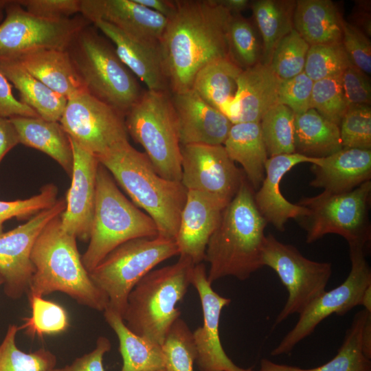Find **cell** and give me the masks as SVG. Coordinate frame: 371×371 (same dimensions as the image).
I'll return each instance as SVG.
<instances>
[{
	"label": "cell",
	"instance_id": "4316f807",
	"mask_svg": "<svg viewBox=\"0 0 371 371\" xmlns=\"http://www.w3.org/2000/svg\"><path fill=\"white\" fill-rule=\"evenodd\" d=\"M10 120L17 131L20 144L47 155L71 177L74 164L71 144L59 122L40 117L17 116Z\"/></svg>",
	"mask_w": 371,
	"mask_h": 371
},
{
	"label": "cell",
	"instance_id": "f35d334b",
	"mask_svg": "<svg viewBox=\"0 0 371 371\" xmlns=\"http://www.w3.org/2000/svg\"><path fill=\"white\" fill-rule=\"evenodd\" d=\"M230 59L243 69L261 62L262 52L252 24L240 14H232L227 32Z\"/></svg>",
	"mask_w": 371,
	"mask_h": 371
},
{
	"label": "cell",
	"instance_id": "e0dca14e",
	"mask_svg": "<svg viewBox=\"0 0 371 371\" xmlns=\"http://www.w3.org/2000/svg\"><path fill=\"white\" fill-rule=\"evenodd\" d=\"M191 284L199 294L203 317V325L192 333L195 361L200 371H254L237 366L223 348L219 335L220 317L231 300L214 291L202 262L194 266Z\"/></svg>",
	"mask_w": 371,
	"mask_h": 371
},
{
	"label": "cell",
	"instance_id": "d4e9b609",
	"mask_svg": "<svg viewBox=\"0 0 371 371\" xmlns=\"http://www.w3.org/2000/svg\"><path fill=\"white\" fill-rule=\"evenodd\" d=\"M93 25L111 41L120 59L145 83L147 89L170 93L159 45L137 41L104 21H96Z\"/></svg>",
	"mask_w": 371,
	"mask_h": 371
},
{
	"label": "cell",
	"instance_id": "74e56055",
	"mask_svg": "<svg viewBox=\"0 0 371 371\" xmlns=\"http://www.w3.org/2000/svg\"><path fill=\"white\" fill-rule=\"evenodd\" d=\"M28 300L32 315L23 318L19 329L32 337L62 333L69 326V318L65 309L60 304L43 297L30 296Z\"/></svg>",
	"mask_w": 371,
	"mask_h": 371
},
{
	"label": "cell",
	"instance_id": "2e32d148",
	"mask_svg": "<svg viewBox=\"0 0 371 371\" xmlns=\"http://www.w3.org/2000/svg\"><path fill=\"white\" fill-rule=\"evenodd\" d=\"M181 180L187 190L210 194L227 205L237 193L243 171L223 145H181Z\"/></svg>",
	"mask_w": 371,
	"mask_h": 371
},
{
	"label": "cell",
	"instance_id": "4dcf8cb0",
	"mask_svg": "<svg viewBox=\"0 0 371 371\" xmlns=\"http://www.w3.org/2000/svg\"><path fill=\"white\" fill-rule=\"evenodd\" d=\"M370 315L365 309L355 315L337 355L324 364L305 369L262 359L258 371H371V361L363 353L361 341L364 324Z\"/></svg>",
	"mask_w": 371,
	"mask_h": 371
},
{
	"label": "cell",
	"instance_id": "4fadbf2b",
	"mask_svg": "<svg viewBox=\"0 0 371 371\" xmlns=\"http://www.w3.org/2000/svg\"><path fill=\"white\" fill-rule=\"evenodd\" d=\"M364 247L349 245L351 268L347 278L333 289L325 291L299 314L294 327L271 350V355L290 353L324 319L332 314L344 315L361 304L364 291L371 285V269L365 257Z\"/></svg>",
	"mask_w": 371,
	"mask_h": 371
},
{
	"label": "cell",
	"instance_id": "11a10c76",
	"mask_svg": "<svg viewBox=\"0 0 371 371\" xmlns=\"http://www.w3.org/2000/svg\"><path fill=\"white\" fill-rule=\"evenodd\" d=\"M361 341L364 355L371 359V315L368 316L364 324Z\"/></svg>",
	"mask_w": 371,
	"mask_h": 371
},
{
	"label": "cell",
	"instance_id": "9c48e42d",
	"mask_svg": "<svg viewBox=\"0 0 371 371\" xmlns=\"http://www.w3.org/2000/svg\"><path fill=\"white\" fill-rule=\"evenodd\" d=\"M179 255L175 239L158 236L128 240L107 254L89 272L108 299V308L122 315L133 287L161 262Z\"/></svg>",
	"mask_w": 371,
	"mask_h": 371
},
{
	"label": "cell",
	"instance_id": "52a82bcc",
	"mask_svg": "<svg viewBox=\"0 0 371 371\" xmlns=\"http://www.w3.org/2000/svg\"><path fill=\"white\" fill-rule=\"evenodd\" d=\"M157 235L154 221L122 194L110 172L100 164L89 245L82 256L87 270L92 271L107 254L128 240Z\"/></svg>",
	"mask_w": 371,
	"mask_h": 371
},
{
	"label": "cell",
	"instance_id": "8fae6325",
	"mask_svg": "<svg viewBox=\"0 0 371 371\" xmlns=\"http://www.w3.org/2000/svg\"><path fill=\"white\" fill-rule=\"evenodd\" d=\"M262 265L272 269L289 293L274 326L290 315L302 312L325 291L332 274V265L304 256L293 245L279 241L273 234L265 236Z\"/></svg>",
	"mask_w": 371,
	"mask_h": 371
},
{
	"label": "cell",
	"instance_id": "8992f818",
	"mask_svg": "<svg viewBox=\"0 0 371 371\" xmlns=\"http://www.w3.org/2000/svg\"><path fill=\"white\" fill-rule=\"evenodd\" d=\"M66 50L86 91L125 116L143 91L114 47L89 25Z\"/></svg>",
	"mask_w": 371,
	"mask_h": 371
},
{
	"label": "cell",
	"instance_id": "484cf974",
	"mask_svg": "<svg viewBox=\"0 0 371 371\" xmlns=\"http://www.w3.org/2000/svg\"><path fill=\"white\" fill-rule=\"evenodd\" d=\"M32 76L67 99L87 92L67 50L38 49L14 60Z\"/></svg>",
	"mask_w": 371,
	"mask_h": 371
},
{
	"label": "cell",
	"instance_id": "cb8c5ba5",
	"mask_svg": "<svg viewBox=\"0 0 371 371\" xmlns=\"http://www.w3.org/2000/svg\"><path fill=\"white\" fill-rule=\"evenodd\" d=\"M309 185L331 193L351 191L371 179V150L342 148L312 164Z\"/></svg>",
	"mask_w": 371,
	"mask_h": 371
},
{
	"label": "cell",
	"instance_id": "836d02e7",
	"mask_svg": "<svg viewBox=\"0 0 371 371\" xmlns=\"http://www.w3.org/2000/svg\"><path fill=\"white\" fill-rule=\"evenodd\" d=\"M242 71L230 58L214 60L197 73L192 89L225 115L236 95Z\"/></svg>",
	"mask_w": 371,
	"mask_h": 371
},
{
	"label": "cell",
	"instance_id": "ab89813d",
	"mask_svg": "<svg viewBox=\"0 0 371 371\" xmlns=\"http://www.w3.org/2000/svg\"><path fill=\"white\" fill-rule=\"evenodd\" d=\"M161 348L168 371H193L196 350L192 333L180 317L170 328Z\"/></svg>",
	"mask_w": 371,
	"mask_h": 371
},
{
	"label": "cell",
	"instance_id": "9a60e30c",
	"mask_svg": "<svg viewBox=\"0 0 371 371\" xmlns=\"http://www.w3.org/2000/svg\"><path fill=\"white\" fill-rule=\"evenodd\" d=\"M65 207V199L60 198L24 224L0 234V275L8 297L18 299L27 292L35 271L31 254L36 240L43 228L60 216Z\"/></svg>",
	"mask_w": 371,
	"mask_h": 371
},
{
	"label": "cell",
	"instance_id": "db71d44e",
	"mask_svg": "<svg viewBox=\"0 0 371 371\" xmlns=\"http://www.w3.org/2000/svg\"><path fill=\"white\" fill-rule=\"evenodd\" d=\"M137 3L161 14L167 19L175 9V1L168 0H135Z\"/></svg>",
	"mask_w": 371,
	"mask_h": 371
},
{
	"label": "cell",
	"instance_id": "94428289",
	"mask_svg": "<svg viewBox=\"0 0 371 371\" xmlns=\"http://www.w3.org/2000/svg\"><path fill=\"white\" fill-rule=\"evenodd\" d=\"M155 371H168L165 368H163L161 369H159V370H155Z\"/></svg>",
	"mask_w": 371,
	"mask_h": 371
},
{
	"label": "cell",
	"instance_id": "7a4b0ae2",
	"mask_svg": "<svg viewBox=\"0 0 371 371\" xmlns=\"http://www.w3.org/2000/svg\"><path fill=\"white\" fill-rule=\"evenodd\" d=\"M254 193L245 175L237 193L222 211L205 253L210 284L227 276L245 280L262 267L267 222L256 205Z\"/></svg>",
	"mask_w": 371,
	"mask_h": 371
},
{
	"label": "cell",
	"instance_id": "ba28073f",
	"mask_svg": "<svg viewBox=\"0 0 371 371\" xmlns=\"http://www.w3.org/2000/svg\"><path fill=\"white\" fill-rule=\"evenodd\" d=\"M125 124L156 172L166 179L181 181V144L170 93L143 91L126 114Z\"/></svg>",
	"mask_w": 371,
	"mask_h": 371
},
{
	"label": "cell",
	"instance_id": "7bdbcfd3",
	"mask_svg": "<svg viewBox=\"0 0 371 371\" xmlns=\"http://www.w3.org/2000/svg\"><path fill=\"white\" fill-rule=\"evenodd\" d=\"M348 106L341 76L313 82L310 107L322 117L339 126Z\"/></svg>",
	"mask_w": 371,
	"mask_h": 371
},
{
	"label": "cell",
	"instance_id": "277c9868",
	"mask_svg": "<svg viewBox=\"0 0 371 371\" xmlns=\"http://www.w3.org/2000/svg\"><path fill=\"white\" fill-rule=\"evenodd\" d=\"M76 239L63 230L60 216L43 228L31 254L35 271L27 296L43 297L62 292L82 306L104 311L108 306V299L84 266Z\"/></svg>",
	"mask_w": 371,
	"mask_h": 371
},
{
	"label": "cell",
	"instance_id": "c3c4849f",
	"mask_svg": "<svg viewBox=\"0 0 371 371\" xmlns=\"http://www.w3.org/2000/svg\"><path fill=\"white\" fill-rule=\"evenodd\" d=\"M29 13L47 20L71 18L80 12V0H17Z\"/></svg>",
	"mask_w": 371,
	"mask_h": 371
},
{
	"label": "cell",
	"instance_id": "f5cc1de1",
	"mask_svg": "<svg viewBox=\"0 0 371 371\" xmlns=\"http://www.w3.org/2000/svg\"><path fill=\"white\" fill-rule=\"evenodd\" d=\"M19 143L17 131L10 118L0 117V163L4 156Z\"/></svg>",
	"mask_w": 371,
	"mask_h": 371
},
{
	"label": "cell",
	"instance_id": "d590c367",
	"mask_svg": "<svg viewBox=\"0 0 371 371\" xmlns=\"http://www.w3.org/2000/svg\"><path fill=\"white\" fill-rule=\"evenodd\" d=\"M19 327L10 324L0 344V371H49L55 368L56 357L50 351L39 348L25 352L16 344Z\"/></svg>",
	"mask_w": 371,
	"mask_h": 371
},
{
	"label": "cell",
	"instance_id": "60d3db41",
	"mask_svg": "<svg viewBox=\"0 0 371 371\" xmlns=\"http://www.w3.org/2000/svg\"><path fill=\"white\" fill-rule=\"evenodd\" d=\"M350 62L341 43L311 45L304 72L313 81L341 76Z\"/></svg>",
	"mask_w": 371,
	"mask_h": 371
},
{
	"label": "cell",
	"instance_id": "680465c9",
	"mask_svg": "<svg viewBox=\"0 0 371 371\" xmlns=\"http://www.w3.org/2000/svg\"><path fill=\"white\" fill-rule=\"evenodd\" d=\"M5 16L4 8H0V23L3 21Z\"/></svg>",
	"mask_w": 371,
	"mask_h": 371
},
{
	"label": "cell",
	"instance_id": "ac0fdd59",
	"mask_svg": "<svg viewBox=\"0 0 371 371\" xmlns=\"http://www.w3.org/2000/svg\"><path fill=\"white\" fill-rule=\"evenodd\" d=\"M74 157L71 183L60 215L63 231L82 241H89L95 209L96 177L100 162L69 137Z\"/></svg>",
	"mask_w": 371,
	"mask_h": 371
},
{
	"label": "cell",
	"instance_id": "7dc6e473",
	"mask_svg": "<svg viewBox=\"0 0 371 371\" xmlns=\"http://www.w3.org/2000/svg\"><path fill=\"white\" fill-rule=\"evenodd\" d=\"M342 46L352 65L367 75L371 73V43L363 30L343 19Z\"/></svg>",
	"mask_w": 371,
	"mask_h": 371
},
{
	"label": "cell",
	"instance_id": "603a6c76",
	"mask_svg": "<svg viewBox=\"0 0 371 371\" xmlns=\"http://www.w3.org/2000/svg\"><path fill=\"white\" fill-rule=\"evenodd\" d=\"M280 82L271 67L262 62L243 69L236 95L225 115L232 124L260 122L269 109L278 104Z\"/></svg>",
	"mask_w": 371,
	"mask_h": 371
},
{
	"label": "cell",
	"instance_id": "f546056e",
	"mask_svg": "<svg viewBox=\"0 0 371 371\" xmlns=\"http://www.w3.org/2000/svg\"><path fill=\"white\" fill-rule=\"evenodd\" d=\"M0 72L18 90L21 102L45 120L60 121L66 98L49 89L16 61L0 62Z\"/></svg>",
	"mask_w": 371,
	"mask_h": 371
},
{
	"label": "cell",
	"instance_id": "5b68a950",
	"mask_svg": "<svg viewBox=\"0 0 371 371\" xmlns=\"http://www.w3.org/2000/svg\"><path fill=\"white\" fill-rule=\"evenodd\" d=\"M194 265L185 257L171 265L153 269L130 292L122 315L126 327L161 346L175 322L180 317L177 304L191 284Z\"/></svg>",
	"mask_w": 371,
	"mask_h": 371
},
{
	"label": "cell",
	"instance_id": "7402d4cb",
	"mask_svg": "<svg viewBox=\"0 0 371 371\" xmlns=\"http://www.w3.org/2000/svg\"><path fill=\"white\" fill-rule=\"evenodd\" d=\"M317 158H309L299 153L282 154L270 157L265 164L264 180L254 193L256 205L266 220L276 229L283 232L289 219L306 216L308 210L286 200L280 191L284 175L295 166L302 163L314 164Z\"/></svg>",
	"mask_w": 371,
	"mask_h": 371
},
{
	"label": "cell",
	"instance_id": "6da1fadb",
	"mask_svg": "<svg viewBox=\"0 0 371 371\" xmlns=\"http://www.w3.org/2000/svg\"><path fill=\"white\" fill-rule=\"evenodd\" d=\"M159 43L170 93L192 89L210 63L230 58L227 32L232 14L219 0H178Z\"/></svg>",
	"mask_w": 371,
	"mask_h": 371
},
{
	"label": "cell",
	"instance_id": "6f0895ef",
	"mask_svg": "<svg viewBox=\"0 0 371 371\" xmlns=\"http://www.w3.org/2000/svg\"><path fill=\"white\" fill-rule=\"evenodd\" d=\"M361 306L364 307V309L371 313V285L368 286L363 292Z\"/></svg>",
	"mask_w": 371,
	"mask_h": 371
},
{
	"label": "cell",
	"instance_id": "7c38bea8",
	"mask_svg": "<svg viewBox=\"0 0 371 371\" xmlns=\"http://www.w3.org/2000/svg\"><path fill=\"white\" fill-rule=\"evenodd\" d=\"M0 23V62L14 61L38 49L66 50L77 34L91 24L82 15L47 20L27 12L17 0H8Z\"/></svg>",
	"mask_w": 371,
	"mask_h": 371
},
{
	"label": "cell",
	"instance_id": "b9f144b4",
	"mask_svg": "<svg viewBox=\"0 0 371 371\" xmlns=\"http://www.w3.org/2000/svg\"><path fill=\"white\" fill-rule=\"evenodd\" d=\"M310 45L293 29L276 46L269 64L280 80H286L304 71Z\"/></svg>",
	"mask_w": 371,
	"mask_h": 371
},
{
	"label": "cell",
	"instance_id": "ffe728a7",
	"mask_svg": "<svg viewBox=\"0 0 371 371\" xmlns=\"http://www.w3.org/2000/svg\"><path fill=\"white\" fill-rule=\"evenodd\" d=\"M181 145H223L232 123L193 89L170 93Z\"/></svg>",
	"mask_w": 371,
	"mask_h": 371
},
{
	"label": "cell",
	"instance_id": "681fc988",
	"mask_svg": "<svg viewBox=\"0 0 371 371\" xmlns=\"http://www.w3.org/2000/svg\"><path fill=\"white\" fill-rule=\"evenodd\" d=\"M344 95L348 105H370L371 84L368 75L350 64L341 76Z\"/></svg>",
	"mask_w": 371,
	"mask_h": 371
},
{
	"label": "cell",
	"instance_id": "3957f363",
	"mask_svg": "<svg viewBox=\"0 0 371 371\" xmlns=\"http://www.w3.org/2000/svg\"><path fill=\"white\" fill-rule=\"evenodd\" d=\"M97 158L131 201L154 221L158 236L175 239L187 196L182 183L160 176L146 153L128 140Z\"/></svg>",
	"mask_w": 371,
	"mask_h": 371
},
{
	"label": "cell",
	"instance_id": "91938a15",
	"mask_svg": "<svg viewBox=\"0 0 371 371\" xmlns=\"http://www.w3.org/2000/svg\"><path fill=\"white\" fill-rule=\"evenodd\" d=\"M4 284V280L2 278V276L0 275V286Z\"/></svg>",
	"mask_w": 371,
	"mask_h": 371
},
{
	"label": "cell",
	"instance_id": "ee69618b",
	"mask_svg": "<svg viewBox=\"0 0 371 371\" xmlns=\"http://www.w3.org/2000/svg\"><path fill=\"white\" fill-rule=\"evenodd\" d=\"M344 148L371 150V108L349 105L339 125Z\"/></svg>",
	"mask_w": 371,
	"mask_h": 371
},
{
	"label": "cell",
	"instance_id": "9f6ffc18",
	"mask_svg": "<svg viewBox=\"0 0 371 371\" xmlns=\"http://www.w3.org/2000/svg\"><path fill=\"white\" fill-rule=\"evenodd\" d=\"M219 2L232 14H240L250 7L251 3L248 0H219Z\"/></svg>",
	"mask_w": 371,
	"mask_h": 371
},
{
	"label": "cell",
	"instance_id": "d6986e66",
	"mask_svg": "<svg viewBox=\"0 0 371 371\" xmlns=\"http://www.w3.org/2000/svg\"><path fill=\"white\" fill-rule=\"evenodd\" d=\"M80 15L104 21L143 43L159 45L168 19L135 0H80Z\"/></svg>",
	"mask_w": 371,
	"mask_h": 371
},
{
	"label": "cell",
	"instance_id": "816d5d0a",
	"mask_svg": "<svg viewBox=\"0 0 371 371\" xmlns=\"http://www.w3.org/2000/svg\"><path fill=\"white\" fill-rule=\"evenodd\" d=\"M39 117L31 108L16 99L12 91V85L0 72V117Z\"/></svg>",
	"mask_w": 371,
	"mask_h": 371
},
{
	"label": "cell",
	"instance_id": "1f68e13d",
	"mask_svg": "<svg viewBox=\"0 0 371 371\" xmlns=\"http://www.w3.org/2000/svg\"><path fill=\"white\" fill-rule=\"evenodd\" d=\"M295 152L309 158H322L343 148L339 128L315 109L295 115Z\"/></svg>",
	"mask_w": 371,
	"mask_h": 371
},
{
	"label": "cell",
	"instance_id": "f907efd6",
	"mask_svg": "<svg viewBox=\"0 0 371 371\" xmlns=\"http://www.w3.org/2000/svg\"><path fill=\"white\" fill-rule=\"evenodd\" d=\"M109 339L100 336L96 341L95 348L89 353L76 358L70 365L63 368H54L49 371H104L103 358L111 350Z\"/></svg>",
	"mask_w": 371,
	"mask_h": 371
},
{
	"label": "cell",
	"instance_id": "44dd1931",
	"mask_svg": "<svg viewBox=\"0 0 371 371\" xmlns=\"http://www.w3.org/2000/svg\"><path fill=\"white\" fill-rule=\"evenodd\" d=\"M226 206L210 194L187 190L175 238L181 257L190 259L194 265L202 262L208 241Z\"/></svg>",
	"mask_w": 371,
	"mask_h": 371
},
{
	"label": "cell",
	"instance_id": "e575fe53",
	"mask_svg": "<svg viewBox=\"0 0 371 371\" xmlns=\"http://www.w3.org/2000/svg\"><path fill=\"white\" fill-rule=\"evenodd\" d=\"M295 3L291 0H257L250 3L262 38V63L269 65L279 42L294 29Z\"/></svg>",
	"mask_w": 371,
	"mask_h": 371
},
{
	"label": "cell",
	"instance_id": "5bb4252c",
	"mask_svg": "<svg viewBox=\"0 0 371 371\" xmlns=\"http://www.w3.org/2000/svg\"><path fill=\"white\" fill-rule=\"evenodd\" d=\"M59 122L72 140L96 157L128 140L125 116L87 92L67 99Z\"/></svg>",
	"mask_w": 371,
	"mask_h": 371
},
{
	"label": "cell",
	"instance_id": "83f0119b",
	"mask_svg": "<svg viewBox=\"0 0 371 371\" xmlns=\"http://www.w3.org/2000/svg\"><path fill=\"white\" fill-rule=\"evenodd\" d=\"M223 145L229 158L242 166L247 181L257 190L264 180L269 158L260 122L232 124Z\"/></svg>",
	"mask_w": 371,
	"mask_h": 371
},
{
	"label": "cell",
	"instance_id": "bcb514c9",
	"mask_svg": "<svg viewBox=\"0 0 371 371\" xmlns=\"http://www.w3.org/2000/svg\"><path fill=\"white\" fill-rule=\"evenodd\" d=\"M313 81L303 71L286 80H280L278 89V104L286 106L295 115L311 109Z\"/></svg>",
	"mask_w": 371,
	"mask_h": 371
},
{
	"label": "cell",
	"instance_id": "30bf717a",
	"mask_svg": "<svg viewBox=\"0 0 371 371\" xmlns=\"http://www.w3.org/2000/svg\"><path fill=\"white\" fill-rule=\"evenodd\" d=\"M371 180L343 193L323 191L301 199L297 203L308 210L297 219L306 232V241L312 243L328 234L344 237L349 245L365 247L371 238L369 209Z\"/></svg>",
	"mask_w": 371,
	"mask_h": 371
},
{
	"label": "cell",
	"instance_id": "d6a6232c",
	"mask_svg": "<svg viewBox=\"0 0 371 371\" xmlns=\"http://www.w3.org/2000/svg\"><path fill=\"white\" fill-rule=\"evenodd\" d=\"M103 313L119 341L123 361L120 371H155L164 368L161 346L130 330L119 313L108 308Z\"/></svg>",
	"mask_w": 371,
	"mask_h": 371
},
{
	"label": "cell",
	"instance_id": "f6af8a7d",
	"mask_svg": "<svg viewBox=\"0 0 371 371\" xmlns=\"http://www.w3.org/2000/svg\"><path fill=\"white\" fill-rule=\"evenodd\" d=\"M58 188L53 183L43 186L39 193L25 199L0 200V234L5 221L12 218L30 219L38 212L52 207L58 200Z\"/></svg>",
	"mask_w": 371,
	"mask_h": 371
},
{
	"label": "cell",
	"instance_id": "f1b7e54d",
	"mask_svg": "<svg viewBox=\"0 0 371 371\" xmlns=\"http://www.w3.org/2000/svg\"><path fill=\"white\" fill-rule=\"evenodd\" d=\"M343 18L330 0H297L294 29L311 46L341 43Z\"/></svg>",
	"mask_w": 371,
	"mask_h": 371
},
{
	"label": "cell",
	"instance_id": "8d00e7d4",
	"mask_svg": "<svg viewBox=\"0 0 371 371\" xmlns=\"http://www.w3.org/2000/svg\"><path fill=\"white\" fill-rule=\"evenodd\" d=\"M295 113L282 104H277L262 117L260 124L268 157L295 152Z\"/></svg>",
	"mask_w": 371,
	"mask_h": 371
}]
</instances>
